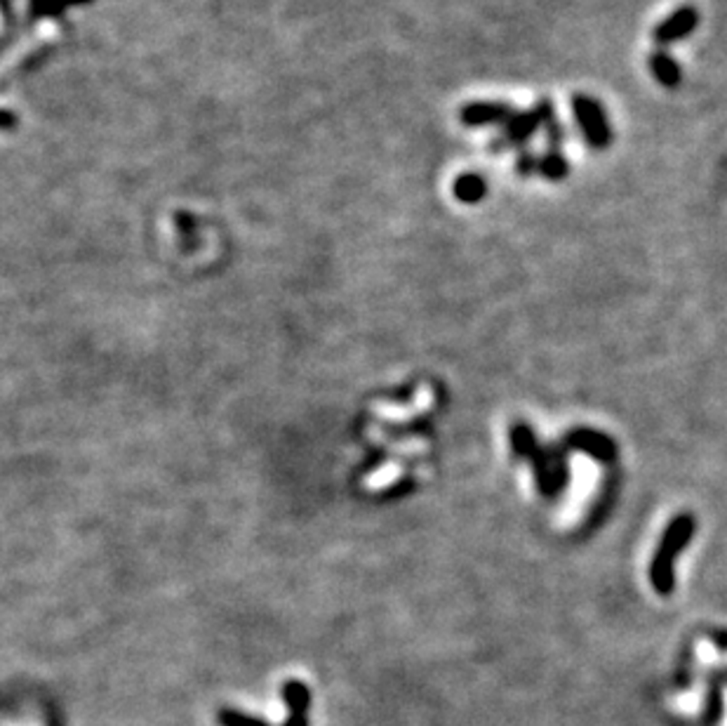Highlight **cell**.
Here are the masks:
<instances>
[{
    "label": "cell",
    "instance_id": "6da1fadb",
    "mask_svg": "<svg viewBox=\"0 0 727 726\" xmlns=\"http://www.w3.org/2000/svg\"><path fill=\"white\" fill-rule=\"evenodd\" d=\"M572 116H575L577 128L581 131L584 140L591 149L596 151H603L612 144V128L610 121H607V113H605L603 104H600L596 97L584 95V92H577L572 95Z\"/></svg>",
    "mask_w": 727,
    "mask_h": 726
},
{
    "label": "cell",
    "instance_id": "7a4b0ae2",
    "mask_svg": "<svg viewBox=\"0 0 727 726\" xmlns=\"http://www.w3.org/2000/svg\"><path fill=\"white\" fill-rule=\"evenodd\" d=\"M572 477H575V481H572V490H569V500L558 517V526H572L581 519V512L591 500L593 489L598 486L600 469L588 455H575L572 458Z\"/></svg>",
    "mask_w": 727,
    "mask_h": 726
},
{
    "label": "cell",
    "instance_id": "3957f363",
    "mask_svg": "<svg viewBox=\"0 0 727 726\" xmlns=\"http://www.w3.org/2000/svg\"><path fill=\"white\" fill-rule=\"evenodd\" d=\"M690 533H693V519H690V517H681V519H675L674 524L669 526V533L664 537L657 559L652 564V583L657 585V590L662 592V595H666V592L671 590V585H674L671 559H674L675 552L687 543Z\"/></svg>",
    "mask_w": 727,
    "mask_h": 726
},
{
    "label": "cell",
    "instance_id": "277c9868",
    "mask_svg": "<svg viewBox=\"0 0 727 726\" xmlns=\"http://www.w3.org/2000/svg\"><path fill=\"white\" fill-rule=\"evenodd\" d=\"M537 131H540V121H537V116L532 113V109H530V111H513L511 113V119L502 125L499 135L494 137L487 149H490L493 154H504L509 149H516L518 151V149L528 147V142L532 140Z\"/></svg>",
    "mask_w": 727,
    "mask_h": 726
},
{
    "label": "cell",
    "instance_id": "5b68a950",
    "mask_svg": "<svg viewBox=\"0 0 727 726\" xmlns=\"http://www.w3.org/2000/svg\"><path fill=\"white\" fill-rule=\"evenodd\" d=\"M697 26H699L697 7L683 5L655 26V31H652V41L657 43L659 50H664L669 48V45H675V43L685 41L690 34H694Z\"/></svg>",
    "mask_w": 727,
    "mask_h": 726
},
{
    "label": "cell",
    "instance_id": "8992f818",
    "mask_svg": "<svg viewBox=\"0 0 727 726\" xmlns=\"http://www.w3.org/2000/svg\"><path fill=\"white\" fill-rule=\"evenodd\" d=\"M516 109L506 102H471L459 111L464 128H502Z\"/></svg>",
    "mask_w": 727,
    "mask_h": 726
},
{
    "label": "cell",
    "instance_id": "52a82bcc",
    "mask_svg": "<svg viewBox=\"0 0 727 726\" xmlns=\"http://www.w3.org/2000/svg\"><path fill=\"white\" fill-rule=\"evenodd\" d=\"M431 406H434V390H431L428 384H422V387L416 390V396H415V402H412V406L398 408V406H388V403H375L372 411H375L379 418H387V420H410L419 413H426Z\"/></svg>",
    "mask_w": 727,
    "mask_h": 726
},
{
    "label": "cell",
    "instance_id": "ba28073f",
    "mask_svg": "<svg viewBox=\"0 0 727 726\" xmlns=\"http://www.w3.org/2000/svg\"><path fill=\"white\" fill-rule=\"evenodd\" d=\"M647 66H650L652 76L659 81V85H664L666 90L681 88L683 83L681 66H678V62H675L666 50H655V53L647 57Z\"/></svg>",
    "mask_w": 727,
    "mask_h": 726
},
{
    "label": "cell",
    "instance_id": "9c48e42d",
    "mask_svg": "<svg viewBox=\"0 0 727 726\" xmlns=\"http://www.w3.org/2000/svg\"><path fill=\"white\" fill-rule=\"evenodd\" d=\"M487 194V182L478 172H464L454 182V196L462 203H478Z\"/></svg>",
    "mask_w": 727,
    "mask_h": 726
},
{
    "label": "cell",
    "instance_id": "30bf717a",
    "mask_svg": "<svg viewBox=\"0 0 727 726\" xmlns=\"http://www.w3.org/2000/svg\"><path fill=\"white\" fill-rule=\"evenodd\" d=\"M537 172H540L544 179H549V182H563V179L568 178L569 163H568V159H565L563 151L549 149L546 154L540 156Z\"/></svg>",
    "mask_w": 727,
    "mask_h": 726
},
{
    "label": "cell",
    "instance_id": "8fae6325",
    "mask_svg": "<svg viewBox=\"0 0 727 726\" xmlns=\"http://www.w3.org/2000/svg\"><path fill=\"white\" fill-rule=\"evenodd\" d=\"M400 474H403V465H400V462H387V465H381L377 472H372L368 479H365V486L372 490L387 489V486L398 481Z\"/></svg>",
    "mask_w": 727,
    "mask_h": 726
},
{
    "label": "cell",
    "instance_id": "7c38bea8",
    "mask_svg": "<svg viewBox=\"0 0 727 726\" xmlns=\"http://www.w3.org/2000/svg\"><path fill=\"white\" fill-rule=\"evenodd\" d=\"M285 701H288L290 708H292L294 720H306L304 712L306 705H309V691H306V686L301 684V682H290V684L285 686Z\"/></svg>",
    "mask_w": 727,
    "mask_h": 726
},
{
    "label": "cell",
    "instance_id": "4fadbf2b",
    "mask_svg": "<svg viewBox=\"0 0 727 726\" xmlns=\"http://www.w3.org/2000/svg\"><path fill=\"white\" fill-rule=\"evenodd\" d=\"M537 163H540V156L534 154L532 149L522 147L516 151V172L518 178H530L537 172Z\"/></svg>",
    "mask_w": 727,
    "mask_h": 726
},
{
    "label": "cell",
    "instance_id": "5bb4252c",
    "mask_svg": "<svg viewBox=\"0 0 727 726\" xmlns=\"http://www.w3.org/2000/svg\"><path fill=\"white\" fill-rule=\"evenodd\" d=\"M544 132H546V144H549V149H556V151H560V147L565 144V137H568L565 125L560 123V121H553V123L546 125Z\"/></svg>",
    "mask_w": 727,
    "mask_h": 726
},
{
    "label": "cell",
    "instance_id": "9a60e30c",
    "mask_svg": "<svg viewBox=\"0 0 727 726\" xmlns=\"http://www.w3.org/2000/svg\"><path fill=\"white\" fill-rule=\"evenodd\" d=\"M532 113L537 116V121H540V128H546V125L556 121V111H553L551 100H546V97H544V100L534 102Z\"/></svg>",
    "mask_w": 727,
    "mask_h": 726
},
{
    "label": "cell",
    "instance_id": "2e32d148",
    "mask_svg": "<svg viewBox=\"0 0 727 726\" xmlns=\"http://www.w3.org/2000/svg\"><path fill=\"white\" fill-rule=\"evenodd\" d=\"M219 721H222L224 726H266L264 721H257V720H253V717H245V714L231 712V710H226V712L219 714Z\"/></svg>",
    "mask_w": 727,
    "mask_h": 726
}]
</instances>
